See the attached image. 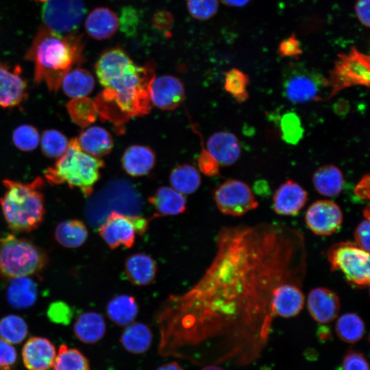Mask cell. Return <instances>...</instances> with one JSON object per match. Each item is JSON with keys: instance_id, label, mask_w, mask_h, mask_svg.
<instances>
[{"instance_id": "cell-1", "label": "cell", "mask_w": 370, "mask_h": 370, "mask_svg": "<svg viewBox=\"0 0 370 370\" xmlns=\"http://www.w3.org/2000/svg\"><path fill=\"white\" fill-rule=\"evenodd\" d=\"M215 256L201 279L162 304L158 321L167 337H208L225 332L258 335L269 331L278 288L302 285L307 271L305 238L278 223L223 227Z\"/></svg>"}, {"instance_id": "cell-2", "label": "cell", "mask_w": 370, "mask_h": 370, "mask_svg": "<svg viewBox=\"0 0 370 370\" xmlns=\"http://www.w3.org/2000/svg\"><path fill=\"white\" fill-rule=\"evenodd\" d=\"M95 72L104 88L95 101L101 116L119 123L150 112L148 87L154 77L151 65H137L123 49L113 48L101 55Z\"/></svg>"}, {"instance_id": "cell-3", "label": "cell", "mask_w": 370, "mask_h": 370, "mask_svg": "<svg viewBox=\"0 0 370 370\" xmlns=\"http://www.w3.org/2000/svg\"><path fill=\"white\" fill-rule=\"evenodd\" d=\"M82 44L74 34L62 35L42 26L26 54L34 64V81L57 91L64 76L81 60Z\"/></svg>"}, {"instance_id": "cell-4", "label": "cell", "mask_w": 370, "mask_h": 370, "mask_svg": "<svg viewBox=\"0 0 370 370\" xmlns=\"http://www.w3.org/2000/svg\"><path fill=\"white\" fill-rule=\"evenodd\" d=\"M3 184L6 190L0 199V204L8 227L17 233L38 228L45 213L42 193L43 179L37 177L29 183L5 179Z\"/></svg>"}, {"instance_id": "cell-5", "label": "cell", "mask_w": 370, "mask_h": 370, "mask_svg": "<svg viewBox=\"0 0 370 370\" xmlns=\"http://www.w3.org/2000/svg\"><path fill=\"white\" fill-rule=\"evenodd\" d=\"M103 166L99 158L84 152L77 138H73L69 141L65 153L58 158L53 166L44 171V175L50 184H67L71 188L79 189L88 197L99 179V171Z\"/></svg>"}, {"instance_id": "cell-6", "label": "cell", "mask_w": 370, "mask_h": 370, "mask_svg": "<svg viewBox=\"0 0 370 370\" xmlns=\"http://www.w3.org/2000/svg\"><path fill=\"white\" fill-rule=\"evenodd\" d=\"M47 256L40 247L13 235L0 238V275L6 278L29 276L41 271Z\"/></svg>"}, {"instance_id": "cell-7", "label": "cell", "mask_w": 370, "mask_h": 370, "mask_svg": "<svg viewBox=\"0 0 370 370\" xmlns=\"http://www.w3.org/2000/svg\"><path fill=\"white\" fill-rule=\"evenodd\" d=\"M283 92L293 103H304L328 99L327 77L300 64H291L284 73Z\"/></svg>"}, {"instance_id": "cell-8", "label": "cell", "mask_w": 370, "mask_h": 370, "mask_svg": "<svg viewBox=\"0 0 370 370\" xmlns=\"http://www.w3.org/2000/svg\"><path fill=\"white\" fill-rule=\"evenodd\" d=\"M326 256L331 270L341 271L349 284L358 288L369 286V252L351 241H342L331 245Z\"/></svg>"}, {"instance_id": "cell-9", "label": "cell", "mask_w": 370, "mask_h": 370, "mask_svg": "<svg viewBox=\"0 0 370 370\" xmlns=\"http://www.w3.org/2000/svg\"><path fill=\"white\" fill-rule=\"evenodd\" d=\"M328 79L329 95L332 99L343 90L354 86L369 87L370 58L367 54L352 48L347 53L338 55Z\"/></svg>"}, {"instance_id": "cell-10", "label": "cell", "mask_w": 370, "mask_h": 370, "mask_svg": "<svg viewBox=\"0 0 370 370\" xmlns=\"http://www.w3.org/2000/svg\"><path fill=\"white\" fill-rule=\"evenodd\" d=\"M42 18L44 26L62 35L73 34L85 12L83 0H46Z\"/></svg>"}, {"instance_id": "cell-11", "label": "cell", "mask_w": 370, "mask_h": 370, "mask_svg": "<svg viewBox=\"0 0 370 370\" xmlns=\"http://www.w3.org/2000/svg\"><path fill=\"white\" fill-rule=\"evenodd\" d=\"M214 198L219 211L225 215L240 217L258 206L251 189L245 182L230 180L215 190Z\"/></svg>"}, {"instance_id": "cell-12", "label": "cell", "mask_w": 370, "mask_h": 370, "mask_svg": "<svg viewBox=\"0 0 370 370\" xmlns=\"http://www.w3.org/2000/svg\"><path fill=\"white\" fill-rule=\"evenodd\" d=\"M308 227L316 235L330 236L341 228L343 212L338 204L328 199L317 200L308 208L305 216Z\"/></svg>"}, {"instance_id": "cell-13", "label": "cell", "mask_w": 370, "mask_h": 370, "mask_svg": "<svg viewBox=\"0 0 370 370\" xmlns=\"http://www.w3.org/2000/svg\"><path fill=\"white\" fill-rule=\"evenodd\" d=\"M151 104L163 110H173L184 101L182 82L177 77L164 75L153 77L148 87Z\"/></svg>"}, {"instance_id": "cell-14", "label": "cell", "mask_w": 370, "mask_h": 370, "mask_svg": "<svg viewBox=\"0 0 370 370\" xmlns=\"http://www.w3.org/2000/svg\"><path fill=\"white\" fill-rule=\"evenodd\" d=\"M99 233L112 249L121 245L131 248L136 238L133 216L112 211L100 225Z\"/></svg>"}, {"instance_id": "cell-15", "label": "cell", "mask_w": 370, "mask_h": 370, "mask_svg": "<svg viewBox=\"0 0 370 370\" xmlns=\"http://www.w3.org/2000/svg\"><path fill=\"white\" fill-rule=\"evenodd\" d=\"M307 308L312 318L319 323L326 324L338 316L341 304L338 296L325 287L312 289L307 297Z\"/></svg>"}, {"instance_id": "cell-16", "label": "cell", "mask_w": 370, "mask_h": 370, "mask_svg": "<svg viewBox=\"0 0 370 370\" xmlns=\"http://www.w3.org/2000/svg\"><path fill=\"white\" fill-rule=\"evenodd\" d=\"M56 356L54 345L47 338L33 336L25 343L22 358L28 370H49Z\"/></svg>"}, {"instance_id": "cell-17", "label": "cell", "mask_w": 370, "mask_h": 370, "mask_svg": "<svg viewBox=\"0 0 370 370\" xmlns=\"http://www.w3.org/2000/svg\"><path fill=\"white\" fill-rule=\"evenodd\" d=\"M307 198V192L301 185L288 180L275 190L272 207L278 214L295 216L304 208Z\"/></svg>"}, {"instance_id": "cell-18", "label": "cell", "mask_w": 370, "mask_h": 370, "mask_svg": "<svg viewBox=\"0 0 370 370\" xmlns=\"http://www.w3.org/2000/svg\"><path fill=\"white\" fill-rule=\"evenodd\" d=\"M27 84L21 69L0 63V106L11 107L19 104L26 97Z\"/></svg>"}, {"instance_id": "cell-19", "label": "cell", "mask_w": 370, "mask_h": 370, "mask_svg": "<svg viewBox=\"0 0 370 370\" xmlns=\"http://www.w3.org/2000/svg\"><path fill=\"white\" fill-rule=\"evenodd\" d=\"M206 147V149L221 166L234 164L241 153L237 137L227 131L212 134L207 141Z\"/></svg>"}, {"instance_id": "cell-20", "label": "cell", "mask_w": 370, "mask_h": 370, "mask_svg": "<svg viewBox=\"0 0 370 370\" xmlns=\"http://www.w3.org/2000/svg\"><path fill=\"white\" fill-rule=\"evenodd\" d=\"M301 286L296 283L287 282L278 288L273 301L275 315L291 318L296 317L301 312L305 301Z\"/></svg>"}, {"instance_id": "cell-21", "label": "cell", "mask_w": 370, "mask_h": 370, "mask_svg": "<svg viewBox=\"0 0 370 370\" xmlns=\"http://www.w3.org/2000/svg\"><path fill=\"white\" fill-rule=\"evenodd\" d=\"M156 163L155 153L147 146L135 145L127 148L122 157V165L127 174L139 177L147 174Z\"/></svg>"}, {"instance_id": "cell-22", "label": "cell", "mask_w": 370, "mask_h": 370, "mask_svg": "<svg viewBox=\"0 0 370 370\" xmlns=\"http://www.w3.org/2000/svg\"><path fill=\"white\" fill-rule=\"evenodd\" d=\"M87 33L97 40L107 39L114 35L119 27L116 15L108 8L94 9L87 16L85 22Z\"/></svg>"}, {"instance_id": "cell-23", "label": "cell", "mask_w": 370, "mask_h": 370, "mask_svg": "<svg viewBox=\"0 0 370 370\" xmlns=\"http://www.w3.org/2000/svg\"><path fill=\"white\" fill-rule=\"evenodd\" d=\"M125 272L128 280L136 286H147L155 279L157 266L154 260L145 254H135L126 260Z\"/></svg>"}, {"instance_id": "cell-24", "label": "cell", "mask_w": 370, "mask_h": 370, "mask_svg": "<svg viewBox=\"0 0 370 370\" xmlns=\"http://www.w3.org/2000/svg\"><path fill=\"white\" fill-rule=\"evenodd\" d=\"M82 149L96 157L108 154L113 147V138L106 129L99 126L88 127L77 138Z\"/></svg>"}, {"instance_id": "cell-25", "label": "cell", "mask_w": 370, "mask_h": 370, "mask_svg": "<svg viewBox=\"0 0 370 370\" xmlns=\"http://www.w3.org/2000/svg\"><path fill=\"white\" fill-rule=\"evenodd\" d=\"M148 200L160 216L176 215L186 210L185 197L169 186L158 188Z\"/></svg>"}, {"instance_id": "cell-26", "label": "cell", "mask_w": 370, "mask_h": 370, "mask_svg": "<svg viewBox=\"0 0 370 370\" xmlns=\"http://www.w3.org/2000/svg\"><path fill=\"white\" fill-rule=\"evenodd\" d=\"M106 323L97 312H87L79 316L74 325V333L82 342L93 344L105 335Z\"/></svg>"}, {"instance_id": "cell-27", "label": "cell", "mask_w": 370, "mask_h": 370, "mask_svg": "<svg viewBox=\"0 0 370 370\" xmlns=\"http://www.w3.org/2000/svg\"><path fill=\"white\" fill-rule=\"evenodd\" d=\"M316 190L325 197H335L343 190L344 179L341 171L333 164L324 165L318 169L312 176Z\"/></svg>"}, {"instance_id": "cell-28", "label": "cell", "mask_w": 370, "mask_h": 370, "mask_svg": "<svg viewBox=\"0 0 370 370\" xmlns=\"http://www.w3.org/2000/svg\"><path fill=\"white\" fill-rule=\"evenodd\" d=\"M38 295L36 283L28 276L13 278L7 292L9 304L16 308L32 306Z\"/></svg>"}, {"instance_id": "cell-29", "label": "cell", "mask_w": 370, "mask_h": 370, "mask_svg": "<svg viewBox=\"0 0 370 370\" xmlns=\"http://www.w3.org/2000/svg\"><path fill=\"white\" fill-rule=\"evenodd\" d=\"M120 341L129 352L143 354L151 346V332L149 328L143 323H131L123 330Z\"/></svg>"}, {"instance_id": "cell-30", "label": "cell", "mask_w": 370, "mask_h": 370, "mask_svg": "<svg viewBox=\"0 0 370 370\" xmlns=\"http://www.w3.org/2000/svg\"><path fill=\"white\" fill-rule=\"evenodd\" d=\"M107 314L115 324L125 326L136 318L138 306L134 297L121 295L112 298L107 305Z\"/></svg>"}, {"instance_id": "cell-31", "label": "cell", "mask_w": 370, "mask_h": 370, "mask_svg": "<svg viewBox=\"0 0 370 370\" xmlns=\"http://www.w3.org/2000/svg\"><path fill=\"white\" fill-rule=\"evenodd\" d=\"M61 86L68 97L80 98L86 97L92 91L95 79L87 70L77 68L71 70L64 76Z\"/></svg>"}, {"instance_id": "cell-32", "label": "cell", "mask_w": 370, "mask_h": 370, "mask_svg": "<svg viewBox=\"0 0 370 370\" xmlns=\"http://www.w3.org/2000/svg\"><path fill=\"white\" fill-rule=\"evenodd\" d=\"M55 238L61 245L76 248L84 243L88 238L85 224L77 219L66 220L60 223L55 230Z\"/></svg>"}, {"instance_id": "cell-33", "label": "cell", "mask_w": 370, "mask_h": 370, "mask_svg": "<svg viewBox=\"0 0 370 370\" xmlns=\"http://www.w3.org/2000/svg\"><path fill=\"white\" fill-rule=\"evenodd\" d=\"M201 175L190 164H180L174 167L170 174L172 188L182 194H192L197 190L201 184Z\"/></svg>"}, {"instance_id": "cell-34", "label": "cell", "mask_w": 370, "mask_h": 370, "mask_svg": "<svg viewBox=\"0 0 370 370\" xmlns=\"http://www.w3.org/2000/svg\"><path fill=\"white\" fill-rule=\"evenodd\" d=\"M335 331L341 341L354 344L360 341L363 337L365 326L364 321L358 314L347 312L337 319Z\"/></svg>"}, {"instance_id": "cell-35", "label": "cell", "mask_w": 370, "mask_h": 370, "mask_svg": "<svg viewBox=\"0 0 370 370\" xmlns=\"http://www.w3.org/2000/svg\"><path fill=\"white\" fill-rule=\"evenodd\" d=\"M66 107L73 122L82 127L92 123L98 114L95 101L87 97L72 99Z\"/></svg>"}, {"instance_id": "cell-36", "label": "cell", "mask_w": 370, "mask_h": 370, "mask_svg": "<svg viewBox=\"0 0 370 370\" xmlns=\"http://www.w3.org/2000/svg\"><path fill=\"white\" fill-rule=\"evenodd\" d=\"M53 370H90L88 358L78 349L62 345L53 364Z\"/></svg>"}, {"instance_id": "cell-37", "label": "cell", "mask_w": 370, "mask_h": 370, "mask_svg": "<svg viewBox=\"0 0 370 370\" xmlns=\"http://www.w3.org/2000/svg\"><path fill=\"white\" fill-rule=\"evenodd\" d=\"M27 332V323L20 316L9 314L0 319V337L11 344L21 343Z\"/></svg>"}, {"instance_id": "cell-38", "label": "cell", "mask_w": 370, "mask_h": 370, "mask_svg": "<svg viewBox=\"0 0 370 370\" xmlns=\"http://www.w3.org/2000/svg\"><path fill=\"white\" fill-rule=\"evenodd\" d=\"M249 84V77L239 69H232L225 73L224 88L239 103L249 98L247 90Z\"/></svg>"}, {"instance_id": "cell-39", "label": "cell", "mask_w": 370, "mask_h": 370, "mask_svg": "<svg viewBox=\"0 0 370 370\" xmlns=\"http://www.w3.org/2000/svg\"><path fill=\"white\" fill-rule=\"evenodd\" d=\"M69 141L60 132L55 130H45L41 137L43 153L49 158H58L69 147Z\"/></svg>"}, {"instance_id": "cell-40", "label": "cell", "mask_w": 370, "mask_h": 370, "mask_svg": "<svg viewBox=\"0 0 370 370\" xmlns=\"http://www.w3.org/2000/svg\"><path fill=\"white\" fill-rule=\"evenodd\" d=\"M280 130L282 139L291 145L297 144L304 135L301 120L294 112H288L283 115L280 121Z\"/></svg>"}, {"instance_id": "cell-41", "label": "cell", "mask_w": 370, "mask_h": 370, "mask_svg": "<svg viewBox=\"0 0 370 370\" xmlns=\"http://www.w3.org/2000/svg\"><path fill=\"white\" fill-rule=\"evenodd\" d=\"M12 139L14 144L19 149L29 151L38 147L40 136L38 130L34 127L22 125L14 130Z\"/></svg>"}, {"instance_id": "cell-42", "label": "cell", "mask_w": 370, "mask_h": 370, "mask_svg": "<svg viewBox=\"0 0 370 370\" xmlns=\"http://www.w3.org/2000/svg\"><path fill=\"white\" fill-rule=\"evenodd\" d=\"M186 5L190 15L199 20H207L217 13L218 0H187Z\"/></svg>"}, {"instance_id": "cell-43", "label": "cell", "mask_w": 370, "mask_h": 370, "mask_svg": "<svg viewBox=\"0 0 370 370\" xmlns=\"http://www.w3.org/2000/svg\"><path fill=\"white\" fill-rule=\"evenodd\" d=\"M139 21V13L134 8L126 6L122 9L119 21V26L124 34L127 36L134 34Z\"/></svg>"}, {"instance_id": "cell-44", "label": "cell", "mask_w": 370, "mask_h": 370, "mask_svg": "<svg viewBox=\"0 0 370 370\" xmlns=\"http://www.w3.org/2000/svg\"><path fill=\"white\" fill-rule=\"evenodd\" d=\"M342 370H369V365L366 357L359 351L349 349L344 355Z\"/></svg>"}, {"instance_id": "cell-45", "label": "cell", "mask_w": 370, "mask_h": 370, "mask_svg": "<svg viewBox=\"0 0 370 370\" xmlns=\"http://www.w3.org/2000/svg\"><path fill=\"white\" fill-rule=\"evenodd\" d=\"M197 164L200 171L207 176H216L219 173V164L207 149H202Z\"/></svg>"}, {"instance_id": "cell-46", "label": "cell", "mask_w": 370, "mask_h": 370, "mask_svg": "<svg viewBox=\"0 0 370 370\" xmlns=\"http://www.w3.org/2000/svg\"><path fill=\"white\" fill-rule=\"evenodd\" d=\"M278 53L282 57L298 58L302 53V50L299 41L295 34L291 35L280 43Z\"/></svg>"}, {"instance_id": "cell-47", "label": "cell", "mask_w": 370, "mask_h": 370, "mask_svg": "<svg viewBox=\"0 0 370 370\" xmlns=\"http://www.w3.org/2000/svg\"><path fill=\"white\" fill-rule=\"evenodd\" d=\"M369 219H365L354 232L355 244L367 252H369Z\"/></svg>"}, {"instance_id": "cell-48", "label": "cell", "mask_w": 370, "mask_h": 370, "mask_svg": "<svg viewBox=\"0 0 370 370\" xmlns=\"http://www.w3.org/2000/svg\"><path fill=\"white\" fill-rule=\"evenodd\" d=\"M17 358L16 349L12 344L0 337V365L10 366Z\"/></svg>"}, {"instance_id": "cell-49", "label": "cell", "mask_w": 370, "mask_h": 370, "mask_svg": "<svg viewBox=\"0 0 370 370\" xmlns=\"http://www.w3.org/2000/svg\"><path fill=\"white\" fill-rule=\"evenodd\" d=\"M370 176L369 173L364 175L356 185L354 192L356 197L360 200L368 201L370 197Z\"/></svg>"}, {"instance_id": "cell-50", "label": "cell", "mask_w": 370, "mask_h": 370, "mask_svg": "<svg viewBox=\"0 0 370 370\" xmlns=\"http://www.w3.org/2000/svg\"><path fill=\"white\" fill-rule=\"evenodd\" d=\"M369 7L370 0H358L355 6L358 20L367 27H369Z\"/></svg>"}, {"instance_id": "cell-51", "label": "cell", "mask_w": 370, "mask_h": 370, "mask_svg": "<svg viewBox=\"0 0 370 370\" xmlns=\"http://www.w3.org/2000/svg\"><path fill=\"white\" fill-rule=\"evenodd\" d=\"M172 21L171 16L165 12H160L156 14L154 17L153 23L159 28H166L171 25Z\"/></svg>"}, {"instance_id": "cell-52", "label": "cell", "mask_w": 370, "mask_h": 370, "mask_svg": "<svg viewBox=\"0 0 370 370\" xmlns=\"http://www.w3.org/2000/svg\"><path fill=\"white\" fill-rule=\"evenodd\" d=\"M156 370H184L176 362L165 363L160 366Z\"/></svg>"}, {"instance_id": "cell-53", "label": "cell", "mask_w": 370, "mask_h": 370, "mask_svg": "<svg viewBox=\"0 0 370 370\" xmlns=\"http://www.w3.org/2000/svg\"><path fill=\"white\" fill-rule=\"evenodd\" d=\"M224 4L229 6L241 7L247 5L250 0H221Z\"/></svg>"}, {"instance_id": "cell-54", "label": "cell", "mask_w": 370, "mask_h": 370, "mask_svg": "<svg viewBox=\"0 0 370 370\" xmlns=\"http://www.w3.org/2000/svg\"><path fill=\"white\" fill-rule=\"evenodd\" d=\"M319 336L321 339H327L330 336V330L328 328L325 326L322 327L321 330L319 331Z\"/></svg>"}, {"instance_id": "cell-55", "label": "cell", "mask_w": 370, "mask_h": 370, "mask_svg": "<svg viewBox=\"0 0 370 370\" xmlns=\"http://www.w3.org/2000/svg\"><path fill=\"white\" fill-rule=\"evenodd\" d=\"M201 370H224V369L219 366L208 365L202 368Z\"/></svg>"}, {"instance_id": "cell-56", "label": "cell", "mask_w": 370, "mask_h": 370, "mask_svg": "<svg viewBox=\"0 0 370 370\" xmlns=\"http://www.w3.org/2000/svg\"><path fill=\"white\" fill-rule=\"evenodd\" d=\"M369 206L367 205L363 210V216L365 219H369Z\"/></svg>"}, {"instance_id": "cell-57", "label": "cell", "mask_w": 370, "mask_h": 370, "mask_svg": "<svg viewBox=\"0 0 370 370\" xmlns=\"http://www.w3.org/2000/svg\"><path fill=\"white\" fill-rule=\"evenodd\" d=\"M0 370H10V366L0 365Z\"/></svg>"}, {"instance_id": "cell-58", "label": "cell", "mask_w": 370, "mask_h": 370, "mask_svg": "<svg viewBox=\"0 0 370 370\" xmlns=\"http://www.w3.org/2000/svg\"><path fill=\"white\" fill-rule=\"evenodd\" d=\"M38 1H45L46 0H38Z\"/></svg>"}]
</instances>
